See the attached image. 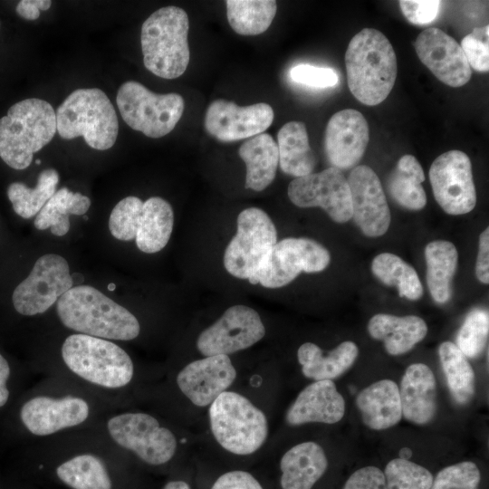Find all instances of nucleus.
<instances>
[{"label":"nucleus","mask_w":489,"mask_h":489,"mask_svg":"<svg viewBox=\"0 0 489 489\" xmlns=\"http://www.w3.org/2000/svg\"><path fill=\"white\" fill-rule=\"evenodd\" d=\"M345 65L348 86L361 103L375 106L389 95L398 73L395 51L379 30L364 28L350 41Z\"/></svg>","instance_id":"obj_1"},{"label":"nucleus","mask_w":489,"mask_h":489,"mask_svg":"<svg viewBox=\"0 0 489 489\" xmlns=\"http://www.w3.org/2000/svg\"><path fill=\"white\" fill-rule=\"evenodd\" d=\"M62 323L69 329L101 339L130 340L140 326L126 308L90 285H76L56 303Z\"/></svg>","instance_id":"obj_2"},{"label":"nucleus","mask_w":489,"mask_h":489,"mask_svg":"<svg viewBox=\"0 0 489 489\" xmlns=\"http://www.w3.org/2000/svg\"><path fill=\"white\" fill-rule=\"evenodd\" d=\"M55 132L56 116L49 102L38 98L20 101L0 119V158L14 169H25Z\"/></svg>","instance_id":"obj_3"},{"label":"nucleus","mask_w":489,"mask_h":489,"mask_svg":"<svg viewBox=\"0 0 489 489\" xmlns=\"http://www.w3.org/2000/svg\"><path fill=\"white\" fill-rule=\"evenodd\" d=\"M188 28V16L177 6L162 7L151 14L140 33L146 69L163 79L181 76L190 60Z\"/></svg>","instance_id":"obj_4"},{"label":"nucleus","mask_w":489,"mask_h":489,"mask_svg":"<svg viewBox=\"0 0 489 489\" xmlns=\"http://www.w3.org/2000/svg\"><path fill=\"white\" fill-rule=\"evenodd\" d=\"M56 130L64 139L83 137L92 149H110L118 137L119 121L105 92L97 88L73 91L57 108Z\"/></svg>","instance_id":"obj_5"},{"label":"nucleus","mask_w":489,"mask_h":489,"mask_svg":"<svg viewBox=\"0 0 489 489\" xmlns=\"http://www.w3.org/2000/svg\"><path fill=\"white\" fill-rule=\"evenodd\" d=\"M211 431L226 451L247 455L256 452L268 436L264 413L244 396L225 391L209 406Z\"/></svg>","instance_id":"obj_6"},{"label":"nucleus","mask_w":489,"mask_h":489,"mask_svg":"<svg viewBox=\"0 0 489 489\" xmlns=\"http://www.w3.org/2000/svg\"><path fill=\"white\" fill-rule=\"evenodd\" d=\"M67 367L83 379L110 388L126 386L134 367L129 354L117 344L86 334H72L62 346Z\"/></svg>","instance_id":"obj_7"},{"label":"nucleus","mask_w":489,"mask_h":489,"mask_svg":"<svg viewBox=\"0 0 489 489\" xmlns=\"http://www.w3.org/2000/svg\"><path fill=\"white\" fill-rule=\"evenodd\" d=\"M173 224V209L167 200L152 197L142 201L129 196L118 202L112 209L109 229L116 239H135L141 252L154 254L167 245Z\"/></svg>","instance_id":"obj_8"},{"label":"nucleus","mask_w":489,"mask_h":489,"mask_svg":"<svg viewBox=\"0 0 489 489\" xmlns=\"http://www.w3.org/2000/svg\"><path fill=\"white\" fill-rule=\"evenodd\" d=\"M116 102L123 120L134 130L158 139L171 132L185 109L181 95L158 94L143 84L129 81L119 89Z\"/></svg>","instance_id":"obj_9"},{"label":"nucleus","mask_w":489,"mask_h":489,"mask_svg":"<svg viewBox=\"0 0 489 489\" xmlns=\"http://www.w3.org/2000/svg\"><path fill=\"white\" fill-rule=\"evenodd\" d=\"M277 243L276 228L262 209L249 207L237 216L235 235L224 254V266L233 276L249 283Z\"/></svg>","instance_id":"obj_10"},{"label":"nucleus","mask_w":489,"mask_h":489,"mask_svg":"<svg viewBox=\"0 0 489 489\" xmlns=\"http://www.w3.org/2000/svg\"><path fill=\"white\" fill-rule=\"evenodd\" d=\"M330 261L329 251L320 243L309 238H284L274 244L250 283H260L266 288L283 287L302 272L324 270Z\"/></svg>","instance_id":"obj_11"},{"label":"nucleus","mask_w":489,"mask_h":489,"mask_svg":"<svg viewBox=\"0 0 489 489\" xmlns=\"http://www.w3.org/2000/svg\"><path fill=\"white\" fill-rule=\"evenodd\" d=\"M108 430L120 446L134 452L145 463L168 462L177 450V439L167 427L146 413H124L108 421Z\"/></svg>","instance_id":"obj_12"},{"label":"nucleus","mask_w":489,"mask_h":489,"mask_svg":"<svg viewBox=\"0 0 489 489\" xmlns=\"http://www.w3.org/2000/svg\"><path fill=\"white\" fill-rule=\"evenodd\" d=\"M73 285L67 261L48 254L35 262L30 274L14 289L12 301L17 312L32 316L46 312Z\"/></svg>","instance_id":"obj_13"},{"label":"nucleus","mask_w":489,"mask_h":489,"mask_svg":"<svg viewBox=\"0 0 489 489\" xmlns=\"http://www.w3.org/2000/svg\"><path fill=\"white\" fill-rule=\"evenodd\" d=\"M429 179L435 199L449 215L471 212L476 204L469 157L453 149L438 156L429 169Z\"/></svg>","instance_id":"obj_14"},{"label":"nucleus","mask_w":489,"mask_h":489,"mask_svg":"<svg viewBox=\"0 0 489 489\" xmlns=\"http://www.w3.org/2000/svg\"><path fill=\"white\" fill-rule=\"evenodd\" d=\"M264 335L265 328L258 312L245 305H235L199 334L197 347L206 357L228 356L251 347Z\"/></svg>","instance_id":"obj_15"},{"label":"nucleus","mask_w":489,"mask_h":489,"mask_svg":"<svg viewBox=\"0 0 489 489\" xmlns=\"http://www.w3.org/2000/svg\"><path fill=\"white\" fill-rule=\"evenodd\" d=\"M291 202L299 207H321L337 223L351 218L350 191L343 173L333 167L295 177L288 186Z\"/></svg>","instance_id":"obj_16"},{"label":"nucleus","mask_w":489,"mask_h":489,"mask_svg":"<svg viewBox=\"0 0 489 489\" xmlns=\"http://www.w3.org/2000/svg\"><path fill=\"white\" fill-rule=\"evenodd\" d=\"M273 118V110L267 103L239 106L218 99L206 110L205 128L216 139L232 142L264 133L272 125Z\"/></svg>","instance_id":"obj_17"},{"label":"nucleus","mask_w":489,"mask_h":489,"mask_svg":"<svg viewBox=\"0 0 489 489\" xmlns=\"http://www.w3.org/2000/svg\"><path fill=\"white\" fill-rule=\"evenodd\" d=\"M356 225L370 237L383 235L390 225L389 207L377 174L368 166H356L347 179Z\"/></svg>","instance_id":"obj_18"},{"label":"nucleus","mask_w":489,"mask_h":489,"mask_svg":"<svg viewBox=\"0 0 489 489\" xmlns=\"http://www.w3.org/2000/svg\"><path fill=\"white\" fill-rule=\"evenodd\" d=\"M414 47L420 62L443 83L461 87L472 75L461 46L444 31L429 27L417 37Z\"/></svg>","instance_id":"obj_19"},{"label":"nucleus","mask_w":489,"mask_h":489,"mask_svg":"<svg viewBox=\"0 0 489 489\" xmlns=\"http://www.w3.org/2000/svg\"><path fill=\"white\" fill-rule=\"evenodd\" d=\"M369 140V124L358 110L346 109L333 114L325 129L324 148L331 167H356Z\"/></svg>","instance_id":"obj_20"},{"label":"nucleus","mask_w":489,"mask_h":489,"mask_svg":"<svg viewBox=\"0 0 489 489\" xmlns=\"http://www.w3.org/2000/svg\"><path fill=\"white\" fill-rule=\"evenodd\" d=\"M236 370L227 355L207 356L185 366L177 374L181 392L196 406L207 407L232 385Z\"/></svg>","instance_id":"obj_21"},{"label":"nucleus","mask_w":489,"mask_h":489,"mask_svg":"<svg viewBox=\"0 0 489 489\" xmlns=\"http://www.w3.org/2000/svg\"><path fill=\"white\" fill-rule=\"evenodd\" d=\"M20 416L32 434L48 436L84 422L89 416V406L76 397L61 399L36 397L24 403Z\"/></svg>","instance_id":"obj_22"},{"label":"nucleus","mask_w":489,"mask_h":489,"mask_svg":"<svg viewBox=\"0 0 489 489\" xmlns=\"http://www.w3.org/2000/svg\"><path fill=\"white\" fill-rule=\"evenodd\" d=\"M345 414V400L332 380L314 381L305 387L286 412L291 426L307 423L335 424Z\"/></svg>","instance_id":"obj_23"},{"label":"nucleus","mask_w":489,"mask_h":489,"mask_svg":"<svg viewBox=\"0 0 489 489\" xmlns=\"http://www.w3.org/2000/svg\"><path fill=\"white\" fill-rule=\"evenodd\" d=\"M399 397L402 417L417 425L429 423L436 412V381L424 363L408 366L402 377Z\"/></svg>","instance_id":"obj_24"},{"label":"nucleus","mask_w":489,"mask_h":489,"mask_svg":"<svg viewBox=\"0 0 489 489\" xmlns=\"http://www.w3.org/2000/svg\"><path fill=\"white\" fill-rule=\"evenodd\" d=\"M355 404L364 425L373 430H384L402 418L399 388L390 379L372 383L359 392Z\"/></svg>","instance_id":"obj_25"},{"label":"nucleus","mask_w":489,"mask_h":489,"mask_svg":"<svg viewBox=\"0 0 489 489\" xmlns=\"http://www.w3.org/2000/svg\"><path fill=\"white\" fill-rule=\"evenodd\" d=\"M327 467L326 454L319 444L313 441L300 443L281 458L282 489H312Z\"/></svg>","instance_id":"obj_26"},{"label":"nucleus","mask_w":489,"mask_h":489,"mask_svg":"<svg viewBox=\"0 0 489 489\" xmlns=\"http://www.w3.org/2000/svg\"><path fill=\"white\" fill-rule=\"evenodd\" d=\"M369 335L384 343L389 355L404 354L420 342L427 333L426 321L416 315H374L368 323Z\"/></svg>","instance_id":"obj_27"},{"label":"nucleus","mask_w":489,"mask_h":489,"mask_svg":"<svg viewBox=\"0 0 489 489\" xmlns=\"http://www.w3.org/2000/svg\"><path fill=\"white\" fill-rule=\"evenodd\" d=\"M358 354L357 345L350 340L341 342L326 355L316 344L305 342L299 347L297 359L306 378L314 381L332 380L354 364Z\"/></svg>","instance_id":"obj_28"},{"label":"nucleus","mask_w":489,"mask_h":489,"mask_svg":"<svg viewBox=\"0 0 489 489\" xmlns=\"http://www.w3.org/2000/svg\"><path fill=\"white\" fill-rule=\"evenodd\" d=\"M246 167L245 188L265 189L274 179L279 165L276 141L268 133H261L244 141L238 149Z\"/></svg>","instance_id":"obj_29"},{"label":"nucleus","mask_w":489,"mask_h":489,"mask_svg":"<svg viewBox=\"0 0 489 489\" xmlns=\"http://www.w3.org/2000/svg\"><path fill=\"white\" fill-rule=\"evenodd\" d=\"M279 165L283 173L301 177L312 173L316 158L309 144L306 126L302 121H289L278 131Z\"/></svg>","instance_id":"obj_30"},{"label":"nucleus","mask_w":489,"mask_h":489,"mask_svg":"<svg viewBox=\"0 0 489 489\" xmlns=\"http://www.w3.org/2000/svg\"><path fill=\"white\" fill-rule=\"evenodd\" d=\"M425 257L430 294L437 303H446L451 298L452 280L457 267V250L451 242L436 240L427 244Z\"/></svg>","instance_id":"obj_31"},{"label":"nucleus","mask_w":489,"mask_h":489,"mask_svg":"<svg viewBox=\"0 0 489 489\" xmlns=\"http://www.w3.org/2000/svg\"><path fill=\"white\" fill-rule=\"evenodd\" d=\"M91 206V199L67 187H62L47 201L34 218L38 230L50 228L53 235L62 236L70 229V215L83 216Z\"/></svg>","instance_id":"obj_32"},{"label":"nucleus","mask_w":489,"mask_h":489,"mask_svg":"<svg viewBox=\"0 0 489 489\" xmlns=\"http://www.w3.org/2000/svg\"><path fill=\"white\" fill-rule=\"evenodd\" d=\"M425 178L418 160L412 155H404L388 177L389 195L401 206L420 210L427 204L426 192L421 185Z\"/></svg>","instance_id":"obj_33"},{"label":"nucleus","mask_w":489,"mask_h":489,"mask_svg":"<svg viewBox=\"0 0 489 489\" xmlns=\"http://www.w3.org/2000/svg\"><path fill=\"white\" fill-rule=\"evenodd\" d=\"M225 5L228 23L241 35H257L265 32L277 11L273 0H227Z\"/></svg>","instance_id":"obj_34"},{"label":"nucleus","mask_w":489,"mask_h":489,"mask_svg":"<svg viewBox=\"0 0 489 489\" xmlns=\"http://www.w3.org/2000/svg\"><path fill=\"white\" fill-rule=\"evenodd\" d=\"M438 356L452 397L459 404L468 403L475 393V372L467 358L451 341L440 344Z\"/></svg>","instance_id":"obj_35"},{"label":"nucleus","mask_w":489,"mask_h":489,"mask_svg":"<svg viewBox=\"0 0 489 489\" xmlns=\"http://www.w3.org/2000/svg\"><path fill=\"white\" fill-rule=\"evenodd\" d=\"M59 174L53 168L43 170L35 187L30 188L21 182H14L7 187V197L14 211L23 218L36 216L56 192Z\"/></svg>","instance_id":"obj_36"},{"label":"nucleus","mask_w":489,"mask_h":489,"mask_svg":"<svg viewBox=\"0 0 489 489\" xmlns=\"http://www.w3.org/2000/svg\"><path fill=\"white\" fill-rule=\"evenodd\" d=\"M371 270L383 283L396 286L400 297L412 301L422 297L423 287L416 270L399 256L379 254L373 259Z\"/></svg>","instance_id":"obj_37"},{"label":"nucleus","mask_w":489,"mask_h":489,"mask_svg":"<svg viewBox=\"0 0 489 489\" xmlns=\"http://www.w3.org/2000/svg\"><path fill=\"white\" fill-rule=\"evenodd\" d=\"M59 479L72 489H111V481L101 461L92 455H80L60 465Z\"/></svg>","instance_id":"obj_38"},{"label":"nucleus","mask_w":489,"mask_h":489,"mask_svg":"<svg viewBox=\"0 0 489 489\" xmlns=\"http://www.w3.org/2000/svg\"><path fill=\"white\" fill-rule=\"evenodd\" d=\"M387 489H430L433 475L409 460L392 459L384 470Z\"/></svg>","instance_id":"obj_39"},{"label":"nucleus","mask_w":489,"mask_h":489,"mask_svg":"<svg viewBox=\"0 0 489 489\" xmlns=\"http://www.w3.org/2000/svg\"><path fill=\"white\" fill-rule=\"evenodd\" d=\"M488 332V312L474 309L465 317L457 333L455 345L466 358H476L485 348Z\"/></svg>","instance_id":"obj_40"},{"label":"nucleus","mask_w":489,"mask_h":489,"mask_svg":"<svg viewBox=\"0 0 489 489\" xmlns=\"http://www.w3.org/2000/svg\"><path fill=\"white\" fill-rule=\"evenodd\" d=\"M481 474L477 465L464 461L441 469L430 489H478Z\"/></svg>","instance_id":"obj_41"},{"label":"nucleus","mask_w":489,"mask_h":489,"mask_svg":"<svg viewBox=\"0 0 489 489\" xmlns=\"http://www.w3.org/2000/svg\"><path fill=\"white\" fill-rule=\"evenodd\" d=\"M489 26L477 27L461 41V48L470 67L485 72L489 70Z\"/></svg>","instance_id":"obj_42"},{"label":"nucleus","mask_w":489,"mask_h":489,"mask_svg":"<svg viewBox=\"0 0 489 489\" xmlns=\"http://www.w3.org/2000/svg\"><path fill=\"white\" fill-rule=\"evenodd\" d=\"M290 77L295 82L318 88L332 87L339 82L334 70L306 63L292 67Z\"/></svg>","instance_id":"obj_43"},{"label":"nucleus","mask_w":489,"mask_h":489,"mask_svg":"<svg viewBox=\"0 0 489 489\" xmlns=\"http://www.w3.org/2000/svg\"><path fill=\"white\" fill-rule=\"evenodd\" d=\"M398 4L403 14L410 23L422 25L436 19L441 2L436 0H400Z\"/></svg>","instance_id":"obj_44"},{"label":"nucleus","mask_w":489,"mask_h":489,"mask_svg":"<svg viewBox=\"0 0 489 489\" xmlns=\"http://www.w3.org/2000/svg\"><path fill=\"white\" fill-rule=\"evenodd\" d=\"M343 489H387L384 473L376 466H365L355 471Z\"/></svg>","instance_id":"obj_45"},{"label":"nucleus","mask_w":489,"mask_h":489,"mask_svg":"<svg viewBox=\"0 0 489 489\" xmlns=\"http://www.w3.org/2000/svg\"><path fill=\"white\" fill-rule=\"evenodd\" d=\"M211 489H263V487L250 473L234 470L219 476Z\"/></svg>","instance_id":"obj_46"},{"label":"nucleus","mask_w":489,"mask_h":489,"mask_svg":"<svg viewBox=\"0 0 489 489\" xmlns=\"http://www.w3.org/2000/svg\"><path fill=\"white\" fill-rule=\"evenodd\" d=\"M477 279L484 283H489V228L486 227L480 235L479 248L475 264Z\"/></svg>","instance_id":"obj_47"},{"label":"nucleus","mask_w":489,"mask_h":489,"mask_svg":"<svg viewBox=\"0 0 489 489\" xmlns=\"http://www.w3.org/2000/svg\"><path fill=\"white\" fill-rule=\"evenodd\" d=\"M10 376V367L6 360L0 354V408L5 405L9 398L6 381Z\"/></svg>","instance_id":"obj_48"},{"label":"nucleus","mask_w":489,"mask_h":489,"mask_svg":"<svg viewBox=\"0 0 489 489\" xmlns=\"http://www.w3.org/2000/svg\"><path fill=\"white\" fill-rule=\"evenodd\" d=\"M16 13L25 20H36L40 16V10L35 5L34 0H21L18 2Z\"/></svg>","instance_id":"obj_49"},{"label":"nucleus","mask_w":489,"mask_h":489,"mask_svg":"<svg viewBox=\"0 0 489 489\" xmlns=\"http://www.w3.org/2000/svg\"><path fill=\"white\" fill-rule=\"evenodd\" d=\"M163 489H190L189 485L183 481L168 482Z\"/></svg>","instance_id":"obj_50"},{"label":"nucleus","mask_w":489,"mask_h":489,"mask_svg":"<svg viewBox=\"0 0 489 489\" xmlns=\"http://www.w3.org/2000/svg\"><path fill=\"white\" fill-rule=\"evenodd\" d=\"M36 6L41 11L48 10L52 5V1L50 0H34Z\"/></svg>","instance_id":"obj_51"},{"label":"nucleus","mask_w":489,"mask_h":489,"mask_svg":"<svg viewBox=\"0 0 489 489\" xmlns=\"http://www.w3.org/2000/svg\"><path fill=\"white\" fill-rule=\"evenodd\" d=\"M413 452L409 447H402L398 452V458L409 460Z\"/></svg>","instance_id":"obj_52"},{"label":"nucleus","mask_w":489,"mask_h":489,"mask_svg":"<svg viewBox=\"0 0 489 489\" xmlns=\"http://www.w3.org/2000/svg\"><path fill=\"white\" fill-rule=\"evenodd\" d=\"M108 290H109V291H113V290H115V284H114V283H110L109 286H108Z\"/></svg>","instance_id":"obj_53"},{"label":"nucleus","mask_w":489,"mask_h":489,"mask_svg":"<svg viewBox=\"0 0 489 489\" xmlns=\"http://www.w3.org/2000/svg\"><path fill=\"white\" fill-rule=\"evenodd\" d=\"M35 164H36V165H40V164H41V159H38V158L35 159Z\"/></svg>","instance_id":"obj_54"},{"label":"nucleus","mask_w":489,"mask_h":489,"mask_svg":"<svg viewBox=\"0 0 489 489\" xmlns=\"http://www.w3.org/2000/svg\"><path fill=\"white\" fill-rule=\"evenodd\" d=\"M83 219L88 220V216L86 215H83Z\"/></svg>","instance_id":"obj_55"}]
</instances>
